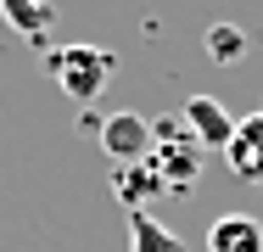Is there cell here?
<instances>
[{
	"label": "cell",
	"mask_w": 263,
	"mask_h": 252,
	"mask_svg": "<svg viewBox=\"0 0 263 252\" xmlns=\"http://www.w3.org/2000/svg\"><path fill=\"white\" fill-rule=\"evenodd\" d=\"M45 67H51V79H56V90L67 101H79V106H90V101L106 90V79L118 73V56L101 45H62L45 56Z\"/></svg>",
	"instance_id": "1"
},
{
	"label": "cell",
	"mask_w": 263,
	"mask_h": 252,
	"mask_svg": "<svg viewBox=\"0 0 263 252\" xmlns=\"http://www.w3.org/2000/svg\"><path fill=\"white\" fill-rule=\"evenodd\" d=\"M101 151L112 168H135V163H152V151H157V123L152 118H140V112H112L101 118Z\"/></svg>",
	"instance_id": "2"
},
{
	"label": "cell",
	"mask_w": 263,
	"mask_h": 252,
	"mask_svg": "<svg viewBox=\"0 0 263 252\" xmlns=\"http://www.w3.org/2000/svg\"><path fill=\"white\" fill-rule=\"evenodd\" d=\"M152 168H157L162 191H191V185L202 179V146H196L191 135L174 140V129L162 123L157 129V151H152Z\"/></svg>",
	"instance_id": "3"
},
{
	"label": "cell",
	"mask_w": 263,
	"mask_h": 252,
	"mask_svg": "<svg viewBox=\"0 0 263 252\" xmlns=\"http://www.w3.org/2000/svg\"><path fill=\"white\" fill-rule=\"evenodd\" d=\"M224 163L235 168V179L263 185V106L252 112V118L235 123V135H230V146H224Z\"/></svg>",
	"instance_id": "4"
},
{
	"label": "cell",
	"mask_w": 263,
	"mask_h": 252,
	"mask_svg": "<svg viewBox=\"0 0 263 252\" xmlns=\"http://www.w3.org/2000/svg\"><path fill=\"white\" fill-rule=\"evenodd\" d=\"M185 129H191V140L202 151H224L230 135H235V118H230L213 96H191L185 101Z\"/></svg>",
	"instance_id": "5"
},
{
	"label": "cell",
	"mask_w": 263,
	"mask_h": 252,
	"mask_svg": "<svg viewBox=\"0 0 263 252\" xmlns=\"http://www.w3.org/2000/svg\"><path fill=\"white\" fill-rule=\"evenodd\" d=\"M208 252H263V224L252 213H224L208 224Z\"/></svg>",
	"instance_id": "6"
},
{
	"label": "cell",
	"mask_w": 263,
	"mask_h": 252,
	"mask_svg": "<svg viewBox=\"0 0 263 252\" xmlns=\"http://www.w3.org/2000/svg\"><path fill=\"white\" fill-rule=\"evenodd\" d=\"M112 185H118V196L129 202V213H146V202L162 196V179L152 163H135V168H112Z\"/></svg>",
	"instance_id": "7"
},
{
	"label": "cell",
	"mask_w": 263,
	"mask_h": 252,
	"mask_svg": "<svg viewBox=\"0 0 263 252\" xmlns=\"http://www.w3.org/2000/svg\"><path fill=\"white\" fill-rule=\"evenodd\" d=\"M129 252H185L179 247V236L157 224L152 213H129Z\"/></svg>",
	"instance_id": "8"
},
{
	"label": "cell",
	"mask_w": 263,
	"mask_h": 252,
	"mask_svg": "<svg viewBox=\"0 0 263 252\" xmlns=\"http://www.w3.org/2000/svg\"><path fill=\"white\" fill-rule=\"evenodd\" d=\"M0 17H6L17 34H28V40H40V34L51 28V6H45V0H0Z\"/></svg>",
	"instance_id": "9"
},
{
	"label": "cell",
	"mask_w": 263,
	"mask_h": 252,
	"mask_svg": "<svg viewBox=\"0 0 263 252\" xmlns=\"http://www.w3.org/2000/svg\"><path fill=\"white\" fill-rule=\"evenodd\" d=\"M202 45H208V56L218 62V67H235V62L247 56V34H241L235 23H213V28H208V40H202Z\"/></svg>",
	"instance_id": "10"
}]
</instances>
